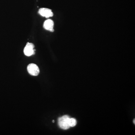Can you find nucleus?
<instances>
[{
  "label": "nucleus",
  "mask_w": 135,
  "mask_h": 135,
  "mask_svg": "<svg viewBox=\"0 0 135 135\" xmlns=\"http://www.w3.org/2000/svg\"><path fill=\"white\" fill-rule=\"evenodd\" d=\"M133 122L134 123H135V119H134V121H133Z\"/></svg>",
  "instance_id": "0eeeda50"
},
{
  "label": "nucleus",
  "mask_w": 135,
  "mask_h": 135,
  "mask_svg": "<svg viewBox=\"0 0 135 135\" xmlns=\"http://www.w3.org/2000/svg\"><path fill=\"white\" fill-rule=\"evenodd\" d=\"M70 118V117L67 115H65L59 119L58 124L61 128L66 130L70 127L69 124Z\"/></svg>",
  "instance_id": "f257e3e1"
},
{
  "label": "nucleus",
  "mask_w": 135,
  "mask_h": 135,
  "mask_svg": "<svg viewBox=\"0 0 135 135\" xmlns=\"http://www.w3.org/2000/svg\"><path fill=\"white\" fill-rule=\"evenodd\" d=\"M38 13L41 16L45 17L46 18H49L50 17H53V15L52 10L47 8H41L38 11Z\"/></svg>",
  "instance_id": "20e7f679"
},
{
  "label": "nucleus",
  "mask_w": 135,
  "mask_h": 135,
  "mask_svg": "<svg viewBox=\"0 0 135 135\" xmlns=\"http://www.w3.org/2000/svg\"><path fill=\"white\" fill-rule=\"evenodd\" d=\"M27 71L29 74L33 76H37L40 73V70L37 65L31 63L27 66Z\"/></svg>",
  "instance_id": "7ed1b4c3"
},
{
  "label": "nucleus",
  "mask_w": 135,
  "mask_h": 135,
  "mask_svg": "<svg viewBox=\"0 0 135 135\" xmlns=\"http://www.w3.org/2000/svg\"><path fill=\"white\" fill-rule=\"evenodd\" d=\"M69 124L70 127H74L77 124V121L74 118H70L69 120Z\"/></svg>",
  "instance_id": "423d86ee"
},
{
  "label": "nucleus",
  "mask_w": 135,
  "mask_h": 135,
  "mask_svg": "<svg viewBox=\"0 0 135 135\" xmlns=\"http://www.w3.org/2000/svg\"><path fill=\"white\" fill-rule=\"evenodd\" d=\"M54 22L51 19H47L45 20L44 22L43 27L46 30L49 31L51 32H53Z\"/></svg>",
  "instance_id": "39448f33"
},
{
  "label": "nucleus",
  "mask_w": 135,
  "mask_h": 135,
  "mask_svg": "<svg viewBox=\"0 0 135 135\" xmlns=\"http://www.w3.org/2000/svg\"><path fill=\"white\" fill-rule=\"evenodd\" d=\"M35 46L32 43H27L24 49V54L27 56H30L35 54V50L34 49Z\"/></svg>",
  "instance_id": "f03ea898"
}]
</instances>
